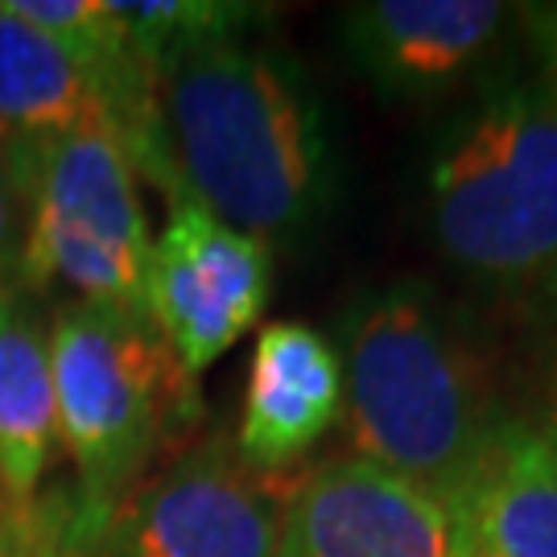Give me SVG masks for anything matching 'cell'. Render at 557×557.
Returning <instances> with one entry per match:
<instances>
[{"mask_svg": "<svg viewBox=\"0 0 557 557\" xmlns=\"http://www.w3.org/2000/svg\"><path fill=\"white\" fill-rule=\"evenodd\" d=\"M158 96L182 199L264 244L310 220L322 137L285 62L239 38L195 41L158 62Z\"/></svg>", "mask_w": 557, "mask_h": 557, "instance_id": "obj_1", "label": "cell"}, {"mask_svg": "<svg viewBox=\"0 0 557 557\" xmlns=\"http://www.w3.org/2000/svg\"><path fill=\"white\" fill-rule=\"evenodd\" d=\"M75 517V512H66V508H34L29 517H9V512H0V557H38L41 545L59 533L66 520Z\"/></svg>", "mask_w": 557, "mask_h": 557, "instance_id": "obj_16", "label": "cell"}, {"mask_svg": "<svg viewBox=\"0 0 557 557\" xmlns=\"http://www.w3.org/2000/svg\"><path fill=\"white\" fill-rule=\"evenodd\" d=\"M59 442L79 475V533L100 541L170 430L195 418V380L153 322L66 301L46 331Z\"/></svg>", "mask_w": 557, "mask_h": 557, "instance_id": "obj_3", "label": "cell"}, {"mask_svg": "<svg viewBox=\"0 0 557 557\" xmlns=\"http://www.w3.org/2000/svg\"><path fill=\"white\" fill-rule=\"evenodd\" d=\"M38 557H96V545L79 533V512L62 524L54 537L41 545Z\"/></svg>", "mask_w": 557, "mask_h": 557, "instance_id": "obj_18", "label": "cell"}, {"mask_svg": "<svg viewBox=\"0 0 557 557\" xmlns=\"http://www.w3.org/2000/svg\"><path fill=\"white\" fill-rule=\"evenodd\" d=\"M549 438H554V442H557V425H554V434H549Z\"/></svg>", "mask_w": 557, "mask_h": 557, "instance_id": "obj_19", "label": "cell"}, {"mask_svg": "<svg viewBox=\"0 0 557 557\" xmlns=\"http://www.w3.org/2000/svg\"><path fill=\"white\" fill-rule=\"evenodd\" d=\"M504 21L496 0H368L343 13V38L384 91L434 96L492 50Z\"/></svg>", "mask_w": 557, "mask_h": 557, "instance_id": "obj_10", "label": "cell"}, {"mask_svg": "<svg viewBox=\"0 0 557 557\" xmlns=\"http://www.w3.org/2000/svg\"><path fill=\"white\" fill-rule=\"evenodd\" d=\"M524 17H529L533 50H537V62H541V87L557 100V4L524 9Z\"/></svg>", "mask_w": 557, "mask_h": 557, "instance_id": "obj_17", "label": "cell"}, {"mask_svg": "<svg viewBox=\"0 0 557 557\" xmlns=\"http://www.w3.org/2000/svg\"><path fill=\"white\" fill-rule=\"evenodd\" d=\"M25 227H29V215H25L17 190H13V182H9V170H4V161H0V294L21 289Z\"/></svg>", "mask_w": 557, "mask_h": 557, "instance_id": "obj_15", "label": "cell"}, {"mask_svg": "<svg viewBox=\"0 0 557 557\" xmlns=\"http://www.w3.org/2000/svg\"><path fill=\"white\" fill-rule=\"evenodd\" d=\"M273 289L269 244L220 223L199 202H170L153 239L145 319L195 380L260 322Z\"/></svg>", "mask_w": 557, "mask_h": 557, "instance_id": "obj_7", "label": "cell"}, {"mask_svg": "<svg viewBox=\"0 0 557 557\" xmlns=\"http://www.w3.org/2000/svg\"><path fill=\"white\" fill-rule=\"evenodd\" d=\"M335 347L351 455L446 504L504 425L479 359L418 289L359 298Z\"/></svg>", "mask_w": 557, "mask_h": 557, "instance_id": "obj_2", "label": "cell"}, {"mask_svg": "<svg viewBox=\"0 0 557 557\" xmlns=\"http://www.w3.org/2000/svg\"><path fill=\"white\" fill-rule=\"evenodd\" d=\"M59 446L50 347L25 289L0 294V512L41 508V479Z\"/></svg>", "mask_w": 557, "mask_h": 557, "instance_id": "obj_13", "label": "cell"}, {"mask_svg": "<svg viewBox=\"0 0 557 557\" xmlns=\"http://www.w3.org/2000/svg\"><path fill=\"white\" fill-rule=\"evenodd\" d=\"M446 512L467 557H557V442L504 421Z\"/></svg>", "mask_w": 557, "mask_h": 557, "instance_id": "obj_11", "label": "cell"}, {"mask_svg": "<svg viewBox=\"0 0 557 557\" xmlns=\"http://www.w3.org/2000/svg\"><path fill=\"white\" fill-rule=\"evenodd\" d=\"M294 475L257 471L236 442L207 438L140 479L96 541V557H277Z\"/></svg>", "mask_w": 557, "mask_h": 557, "instance_id": "obj_6", "label": "cell"}, {"mask_svg": "<svg viewBox=\"0 0 557 557\" xmlns=\"http://www.w3.org/2000/svg\"><path fill=\"white\" fill-rule=\"evenodd\" d=\"M120 25L145 59L158 66L170 50L211 38H239L252 21L257 4H223V0H153V4H124L108 0Z\"/></svg>", "mask_w": 557, "mask_h": 557, "instance_id": "obj_14", "label": "cell"}, {"mask_svg": "<svg viewBox=\"0 0 557 557\" xmlns=\"http://www.w3.org/2000/svg\"><path fill=\"white\" fill-rule=\"evenodd\" d=\"M343 421V359L306 322L260 331L244 384L236 455L257 471H289Z\"/></svg>", "mask_w": 557, "mask_h": 557, "instance_id": "obj_9", "label": "cell"}, {"mask_svg": "<svg viewBox=\"0 0 557 557\" xmlns=\"http://www.w3.org/2000/svg\"><path fill=\"white\" fill-rule=\"evenodd\" d=\"M430 220L458 269L524 285L557 269V100L512 83L442 140Z\"/></svg>", "mask_w": 557, "mask_h": 557, "instance_id": "obj_4", "label": "cell"}, {"mask_svg": "<svg viewBox=\"0 0 557 557\" xmlns=\"http://www.w3.org/2000/svg\"><path fill=\"white\" fill-rule=\"evenodd\" d=\"M277 557H467L446 504L356 455L294 475Z\"/></svg>", "mask_w": 557, "mask_h": 557, "instance_id": "obj_8", "label": "cell"}, {"mask_svg": "<svg viewBox=\"0 0 557 557\" xmlns=\"http://www.w3.org/2000/svg\"><path fill=\"white\" fill-rule=\"evenodd\" d=\"M91 108L75 62L29 21L13 17L0 4V161L29 215L41 165Z\"/></svg>", "mask_w": 557, "mask_h": 557, "instance_id": "obj_12", "label": "cell"}, {"mask_svg": "<svg viewBox=\"0 0 557 557\" xmlns=\"http://www.w3.org/2000/svg\"><path fill=\"white\" fill-rule=\"evenodd\" d=\"M153 236L137 170L100 108L50 149L29 202L21 289L66 285L75 301L145 314Z\"/></svg>", "mask_w": 557, "mask_h": 557, "instance_id": "obj_5", "label": "cell"}]
</instances>
